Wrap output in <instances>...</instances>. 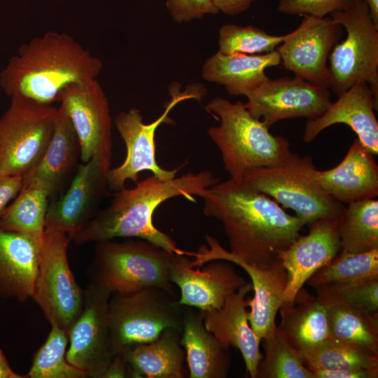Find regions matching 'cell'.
<instances>
[{
  "label": "cell",
  "instance_id": "d6986e66",
  "mask_svg": "<svg viewBox=\"0 0 378 378\" xmlns=\"http://www.w3.org/2000/svg\"><path fill=\"white\" fill-rule=\"evenodd\" d=\"M319 118L308 120L302 139L310 143L325 129L337 124L347 125L357 134L360 144L374 155L378 154V122L374 113L378 99L364 81L354 83L338 96Z\"/></svg>",
  "mask_w": 378,
  "mask_h": 378
},
{
  "label": "cell",
  "instance_id": "e575fe53",
  "mask_svg": "<svg viewBox=\"0 0 378 378\" xmlns=\"http://www.w3.org/2000/svg\"><path fill=\"white\" fill-rule=\"evenodd\" d=\"M68 333L56 325L35 354L27 378H86L87 374L66 358Z\"/></svg>",
  "mask_w": 378,
  "mask_h": 378
},
{
  "label": "cell",
  "instance_id": "f546056e",
  "mask_svg": "<svg viewBox=\"0 0 378 378\" xmlns=\"http://www.w3.org/2000/svg\"><path fill=\"white\" fill-rule=\"evenodd\" d=\"M320 301L327 309L331 338L356 344L378 353L377 312L371 313L342 302Z\"/></svg>",
  "mask_w": 378,
  "mask_h": 378
},
{
  "label": "cell",
  "instance_id": "484cf974",
  "mask_svg": "<svg viewBox=\"0 0 378 378\" xmlns=\"http://www.w3.org/2000/svg\"><path fill=\"white\" fill-rule=\"evenodd\" d=\"M233 262L242 267L251 280L254 296L246 300L251 307L248 321L256 335L261 340L272 333L276 326V315L284 302L287 284V272L279 259L266 268L249 265L242 261Z\"/></svg>",
  "mask_w": 378,
  "mask_h": 378
},
{
  "label": "cell",
  "instance_id": "ee69618b",
  "mask_svg": "<svg viewBox=\"0 0 378 378\" xmlns=\"http://www.w3.org/2000/svg\"><path fill=\"white\" fill-rule=\"evenodd\" d=\"M0 378H27L26 375H21L15 372L0 349Z\"/></svg>",
  "mask_w": 378,
  "mask_h": 378
},
{
  "label": "cell",
  "instance_id": "7402d4cb",
  "mask_svg": "<svg viewBox=\"0 0 378 378\" xmlns=\"http://www.w3.org/2000/svg\"><path fill=\"white\" fill-rule=\"evenodd\" d=\"M322 188L341 203L374 199L378 195V166L374 155L356 139L342 162L316 171Z\"/></svg>",
  "mask_w": 378,
  "mask_h": 378
},
{
  "label": "cell",
  "instance_id": "8992f818",
  "mask_svg": "<svg viewBox=\"0 0 378 378\" xmlns=\"http://www.w3.org/2000/svg\"><path fill=\"white\" fill-rule=\"evenodd\" d=\"M312 158L293 153L284 163L246 171L241 182L290 209L304 225L324 218H338L342 203L328 195L316 176Z\"/></svg>",
  "mask_w": 378,
  "mask_h": 378
},
{
  "label": "cell",
  "instance_id": "4316f807",
  "mask_svg": "<svg viewBox=\"0 0 378 378\" xmlns=\"http://www.w3.org/2000/svg\"><path fill=\"white\" fill-rule=\"evenodd\" d=\"M181 332L167 328L155 340L122 349L130 377L184 378L186 353Z\"/></svg>",
  "mask_w": 378,
  "mask_h": 378
},
{
  "label": "cell",
  "instance_id": "4fadbf2b",
  "mask_svg": "<svg viewBox=\"0 0 378 378\" xmlns=\"http://www.w3.org/2000/svg\"><path fill=\"white\" fill-rule=\"evenodd\" d=\"M342 34V26L331 17L305 15L297 29L284 36L276 50L284 67L295 76L330 89L327 61Z\"/></svg>",
  "mask_w": 378,
  "mask_h": 378
},
{
  "label": "cell",
  "instance_id": "f1b7e54d",
  "mask_svg": "<svg viewBox=\"0 0 378 378\" xmlns=\"http://www.w3.org/2000/svg\"><path fill=\"white\" fill-rule=\"evenodd\" d=\"M49 203V194L43 187L34 182H23L0 218V229L24 235L41 248Z\"/></svg>",
  "mask_w": 378,
  "mask_h": 378
},
{
  "label": "cell",
  "instance_id": "7a4b0ae2",
  "mask_svg": "<svg viewBox=\"0 0 378 378\" xmlns=\"http://www.w3.org/2000/svg\"><path fill=\"white\" fill-rule=\"evenodd\" d=\"M218 181L209 170L169 180L149 176L138 181L132 188L124 187L115 191L110 204L98 211L71 241L83 245L117 237L139 238L169 252L192 256L193 252L180 249L170 236L153 225V213L163 202L176 196L195 202V195L201 197Z\"/></svg>",
  "mask_w": 378,
  "mask_h": 378
},
{
  "label": "cell",
  "instance_id": "5bb4252c",
  "mask_svg": "<svg viewBox=\"0 0 378 378\" xmlns=\"http://www.w3.org/2000/svg\"><path fill=\"white\" fill-rule=\"evenodd\" d=\"M58 102L78 136L81 162L94 155L111 161L112 120L107 97L97 79L67 86Z\"/></svg>",
  "mask_w": 378,
  "mask_h": 378
},
{
  "label": "cell",
  "instance_id": "d4e9b609",
  "mask_svg": "<svg viewBox=\"0 0 378 378\" xmlns=\"http://www.w3.org/2000/svg\"><path fill=\"white\" fill-rule=\"evenodd\" d=\"M180 342L190 378L227 376L231 363L228 349L205 328L201 310L186 306Z\"/></svg>",
  "mask_w": 378,
  "mask_h": 378
},
{
  "label": "cell",
  "instance_id": "277c9868",
  "mask_svg": "<svg viewBox=\"0 0 378 378\" xmlns=\"http://www.w3.org/2000/svg\"><path fill=\"white\" fill-rule=\"evenodd\" d=\"M205 109L220 120L208 134L221 153L225 170L236 181H241L249 169L281 164L294 153L288 140L272 134L242 102L232 103L218 97Z\"/></svg>",
  "mask_w": 378,
  "mask_h": 378
},
{
  "label": "cell",
  "instance_id": "9c48e42d",
  "mask_svg": "<svg viewBox=\"0 0 378 378\" xmlns=\"http://www.w3.org/2000/svg\"><path fill=\"white\" fill-rule=\"evenodd\" d=\"M346 31L332 49L328 59L332 90L337 96L358 81L365 82L378 99V27L362 0L330 13Z\"/></svg>",
  "mask_w": 378,
  "mask_h": 378
},
{
  "label": "cell",
  "instance_id": "30bf717a",
  "mask_svg": "<svg viewBox=\"0 0 378 378\" xmlns=\"http://www.w3.org/2000/svg\"><path fill=\"white\" fill-rule=\"evenodd\" d=\"M70 241L65 233L46 229L31 297L50 325L67 333L84 303V289L77 283L68 262Z\"/></svg>",
  "mask_w": 378,
  "mask_h": 378
},
{
  "label": "cell",
  "instance_id": "ac0fdd59",
  "mask_svg": "<svg viewBox=\"0 0 378 378\" xmlns=\"http://www.w3.org/2000/svg\"><path fill=\"white\" fill-rule=\"evenodd\" d=\"M309 227L307 235H300L277 255L287 272L283 303L293 302L308 279L342 249L337 218L318 219Z\"/></svg>",
  "mask_w": 378,
  "mask_h": 378
},
{
  "label": "cell",
  "instance_id": "52a82bcc",
  "mask_svg": "<svg viewBox=\"0 0 378 378\" xmlns=\"http://www.w3.org/2000/svg\"><path fill=\"white\" fill-rule=\"evenodd\" d=\"M186 306L164 289L144 288L113 293L109 300V329L114 354L157 339L163 330L182 332Z\"/></svg>",
  "mask_w": 378,
  "mask_h": 378
},
{
  "label": "cell",
  "instance_id": "cb8c5ba5",
  "mask_svg": "<svg viewBox=\"0 0 378 378\" xmlns=\"http://www.w3.org/2000/svg\"><path fill=\"white\" fill-rule=\"evenodd\" d=\"M39 251L29 237L0 229V297L21 302L31 298Z\"/></svg>",
  "mask_w": 378,
  "mask_h": 378
},
{
  "label": "cell",
  "instance_id": "74e56055",
  "mask_svg": "<svg viewBox=\"0 0 378 378\" xmlns=\"http://www.w3.org/2000/svg\"><path fill=\"white\" fill-rule=\"evenodd\" d=\"M355 0H280L278 10L290 15H312L324 18L328 14L343 10Z\"/></svg>",
  "mask_w": 378,
  "mask_h": 378
},
{
  "label": "cell",
  "instance_id": "f35d334b",
  "mask_svg": "<svg viewBox=\"0 0 378 378\" xmlns=\"http://www.w3.org/2000/svg\"><path fill=\"white\" fill-rule=\"evenodd\" d=\"M166 6L172 19L178 23L200 19L207 14L216 15L219 12L211 0H167Z\"/></svg>",
  "mask_w": 378,
  "mask_h": 378
},
{
  "label": "cell",
  "instance_id": "6da1fadb",
  "mask_svg": "<svg viewBox=\"0 0 378 378\" xmlns=\"http://www.w3.org/2000/svg\"><path fill=\"white\" fill-rule=\"evenodd\" d=\"M205 216L223 225L230 251L212 236L205 238L200 261L234 260L264 269L272 264L300 234L304 226L272 197L230 178L207 188L201 196Z\"/></svg>",
  "mask_w": 378,
  "mask_h": 378
},
{
  "label": "cell",
  "instance_id": "3957f363",
  "mask_svg": "<svg viewBox=\"0 0 378 378\" xmlns=\"http://www.w3.org/2000/svg\"><path fill=\"white\" fill-rule=\"evenodd\" d=\"M102 67L71 36L48 31L19 47L0 73V86L10 97L52 104L67 86L97 79Z\"/></svg>",
  "mask_w": 378,
  "mask_h": 378
},
{
  "label": "cell",
  "instance_id": "4dcf8cb0",
  "mask_svg": "<svg viewBox=\"0 0 378 378\" xmlns=\"http://www.w3.org/2000/svg\"><path fill=\"white\" fill-rule=\"evenodd\" d=\"M337 218L342 250L363 253L378 248V201L368 199L347 204Z\"/></svg>",
  "mask_w": 378,
  "mask_h": 378
},
{
  "label": "cell",
  "instance_id": "83f0119b",
  "mask_svg": "<svg viewBox=\"0 0 378 378\" xmlns=\"http://www.w3.org/2000/svg\"><path fill=\"white\" fill-rule=\"evenodd\" d=\"M279 310L281 320L278 328L302 353L330 338L326 306L303 287L293 302H284Z\"/></svg>",
  "mask_w": 378,
  "mask_h": 378
},
{
  "label": "cell",
  "instance_id": "8d00e7d4",
  "mask_svg": "<svg viewBox=\"0 0 378 378\" xmlns=\"http://www.w3.org/2000/svg\"><path fill=\"white\" fill-rule=\"evenodd\" d=\"M320 300L342 302L375 313L378 310V279L354 284H332L314 288Z\"/></svg>",
  "mask_w": 378,
  "mask_h": 378
},
{
  "label": "cell",
  "instance_id": "f6af8a7d",
  "mask_svg": "<svg viewBox=\"0 0 378 378\" xmlns=\"http://www.w3.org/2000/svg\"><path fill=\"white\" fill-rule=\"evenodd\" d=\"M369 8L370 17L374 23L378 27V0H362Z\"/></svg>",
  "mask_w": 378,
  "mask_h": 378
},
{
  "label": "cell",
  "instance_id": "7c38bea8",
  "mask_svg": "<svg viewBox=\"0 0 378 378\" xmlns=\"http://www.w3.org/2000/svg\"><path fill=\"white\" fill-rule=\"evenodd\" d=\"M111 295L88 282L81 313L68 332L66 358L90 378H102L114 356L109 329Z\"/></svg>",
  "mask_w": 378,
  "mask_h": 378
},
{
  "label": "cell",
  "instance_id": "d590c367",
  "mask_svg": "<svg viewBox=\"0 0 378 378\" xmlns=\"http://www.w3.org/2000/svg\"><path fill=\"white\" fill-rule=\"evenodd\" d=\"M284 36H274L253 25L225 24L218 30V52L223 54L260 55L281 43Z\"/></svg>",
  "mask_w": 378,
  "mask_h": 378
},
{
  "label": "cell",
  "instance_id": "ffe728a7",
  "mask_svg": "<svg viewBox=\"0 0 378 378\" xmlns=\"http://www.w3.org/2000/svg\"><path fill=\"white\" fill-rule=\"evenodd\" d=\"M80 144L72 123L61 106L48 146L38 164L23 182H34L49 194L50 202L62 195L80 164Z\"/></svg>",
  "mask_w": 378,
  "mask_h": 378
},
{
  "label": "cell",
  "instance_id": "ba28073f",
  "mask_svg": "<svg viewBox=\"0 0 378 378\" xmlns=\"http://www.w3.org/2000/svg\"><path fill=\"white\" fill-rule=\"evenodd\" d=\"M10 98L0 118V175L24 177L48 146L58 107L21 97Z\"/></svg>",
  "mask_w": 378,
  "mask_h": 378
},
{
  "label": "cell",
  "instance_id": "e0dca14e",
  "mask_svg": "<svg viewBox=\"0 0 378 378\" xmlns=\"http://www.w3.org/2000/svg\"><path fill=\"white\" fill-rule=\"evenodd\" d=\"M188 256L176 254L170 279L180 289L179 304L201 311L220 309L247 281L229 261L214 260L201 267L188 264Z\"/></svg>",
  "mask_w": 378,
  "mask_h": 378
},
{
  "label": "cell",
  "instance_id": "5b68a950",
  "mask_svg": "<svg viewBox=\"0 0 378 378\" xmlns=\"http://www.w3.org/2000/svg\"><path fill=\"white\" fill-rule=\"evenodd\" d=\"M176 255L139 238L99 241L86 274L89 282L111 294L153 287L176 297L170 279Z\"/></svg>",
  "mask_w": 378,
  "mask_h": 378
},
{
  "label": "cell",
  "instance_id": "9a60e30c",
  "mask_svg": "<svg viewBox=\"0 0 378 378\" xmlns=\"http://www.w3.org/2000/svg\"><path fill=\"white\" fill-rule=\"evenodd\" d=\"M247 109L255 118H262L270 128L279 120L321 116L332 104L328 88H322L295 76L268 78L246 96Z\"/></svg>",
  "mask_w": 378,
  "mask_h": 378
},
{
  "label": "cell",
  "instance_id": "603a6c76",
  "mask_svg": "<svg viewBox=\"0 0 378 378\" xmlns=\"http://www.w3.org/2000/svg\"><path fill=\"white\" fill-rule=\"evenodd\" d=\"M279 64L281 58L276 50L260 55L218 51L204 62L202 76L209 82L223 85L230 94L246 96L269 78L266 69Z\"/></svg>",
  "mask_w": 378,
  "mask_h": 378
},
{
  "label": "cell",
  "instance_id": "8fae6325",
  "mask_svg": "<svg viewBox=\"0 0 378 378\" xmlns=\"http://www.w3.org/2000/svg\"><path fill=\"white\" fill-rule=\"evenodd\" d=\"M172 98L165 106L163 113L153 122L146 124L137 108H132L127 111L120 112L115 118L116 128L123 139L127 154L124 162L118 167L111 168L108 174V188L117 191L125 187L128 180L136 183L139 174L148 170L161 180L175 178L180 168L173 170L162 169L157 163L155 157V132L163 122H171L170 111L179 102L195 99L200 100L205 94V89L201 85H191L183 91L177 83L169 86Z\"/></svg>",
  "mask_w": 378,
  "mask_h": 378
},
{
  "label": "cell",
  "instance_id": "2e32d148",
  "mask_svg": "<svg viewBox=\"0 0 378 378\" xmlns=\"http://www.w3.org/2000/svg\"><path fill=\"white\" fill-rule=\"evenodd\" d=\"M111 168V161L98 155L82 162L64 193L50 202L46 229L64 232L71 241L98 212L107 194Z\"/></svg>",
  "mask_w": 378,
  "mask_h": 378
},
{
  "label": "cell",
  "instance_id": "b9f144b4",
  "mask_svg": "<svg viewBox=\"0 0 378 378\" xmlns=\"http://www.w3.org/2000/svg\"><path fill=\"white\" fill-rule=\"evenodd\" d=\"M129 377L128 366L122 350L115 353L102 378H125Z\"/></svg>",
  "mask_w": 378,
  "mask_h": 378
},
{
  "label": "cell",
  "instance_id": "7bdbcfd3",
  "mask_svg": "<svg viewBox=\"0 0 378 378\" xmlns=\"http://www.w3.org/2000/svg\"><path fill=\"white\" fill-rule=\"evenodd\" d=\"M255 0H211L213 4L223 13L236 15L248 10Z\"/></svg>",
  "mask_w": 378,
  "mask_h": 378
},
{
  "label": "cell",
  "instance_id": "60d3db41",
  "mask_svg": "<svg viewBox=\"0 0 378 378\" xmlns=\"http://www.w3.org/2000/svg\"><path fill=\"white\" fill-rule=\"evenodd\" d=\"M314 378H377L378 370H315L312 371Z\"/></svg>",
  "mask_w": 378,
  "mask_h": 378
},
{
  "label": "cell",
  "instance_id": "d6a6232c",
  "mask_svg": "<svg viewBox=\"0 0 378 378\" xmlns=\"http://www.w3.org/2000/svg\"><path fill=\"white\" fill-rule=\"evenodd\" d=\"M378 279V248L363 253L341 249L326 265L307 281L312 287L332 284H354Z\"/></svg>",
  "mask_w": 378,
  "mask_h": 378
},
{
  "label": "cell",
  "instance_id": "ab89813d",
  "mask_svg": "<svg viewBox=\"0 0 378 378\" xmlns=\"http://www.w3.org/2000/svg\"><path fill=\"white\" fill-rule=\"evenodd\" d=\"M22 185V176L0 175V218L17 196Z\"/></svg>",
  "mask_w": 378,
  "mask_h": 378
},
{
  "label": "cell",
  "instance_id": "44dd1931",
  "mask_svg": "<svg viewBox=\"0 0 378 378\" xmlns=\"http://www.w3.org/2000/svg\"><path fill=\"white\" fill-rule=\"evenodd\" d=\"M253 290L247 282L230 295L218 309L202 311L205 328L225 349L230 346L242 354L246 374L256 378L258 367L263 356L260 351L261 340L249 325L246 296Z\"/></svg>",
  "mask_w": 378,
  "mask_h": 378
},
{
  "label": "cell",
  "instance_id": "1f68e13d",
  "mask_svg": "<svg viewBox=\"0 0 378 378\" xmlns=\"http://www.w3.org/2000/svg\"><path fill=\"white\" fill-rule=\"evenodd\" d=\"M305 364L315 370H378V353L356 344L330 338L302 353Z\"/></svg>",
  "mask_w": 378,
  "mask_h": 378
},
{
  "label": "cell",
  "instance_id": "836d02e7",
  "mask_svg": "<svg viewBox=\"0 0 378 378\" xmlns=\"http://www.w3.org/2000/svg\"><path fill=\"white\" fill-rule=\"evenodd\" d=\"M262 340L265 356L258 365L256 378H314L302 353L288 342L277 326Z\"/></svg>",
  "mask_w": 378,
  "mask_h": 378
}]
</instances>
